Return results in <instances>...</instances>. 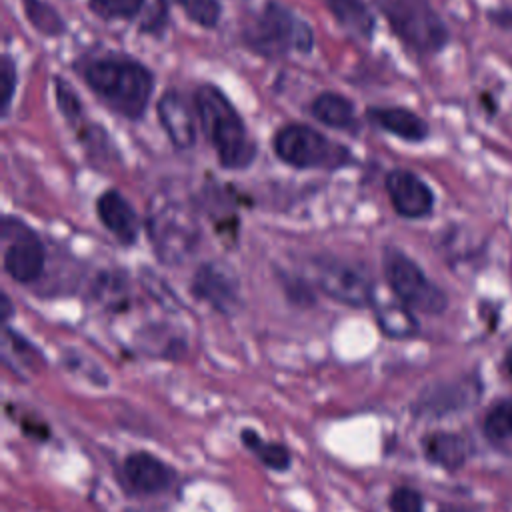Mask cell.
Masks as SVG:
<instances>
[{
	"label": "cell",
	"instance_id": "1",
	"mask_svg": "<svg viewBox=\"0 0 512 512\" xmlns=\"http://www.w3.org/2000/svg\"><path fill=\"white\" fill-rule=\"evenodd\" d=\"M86 86L116 114L140 120L146 114L154 92L152 72L130 56H102L82 66Z\"/></svg>",
	"mask_w": 512,
	"mask_h": 512
},
{
	"label": "cell",
	"instance_id": "2",
	"mask_svg": "<svg viewBox=\"0 0 512 512\" xmlns=\"http://www.w3.org/2000/svg\"><path fill=\"white\" fill-rule=\"evenodd\" d=\"M194 110L200 128L226 170L248 168L258 154L256 142L230 102V98L214 84H200L194 90Z\"/></svg>",
	"mask_w": 512,
	"mask_h": 512
},
{
	"label": "cell",
	"instance_id": "3",
	"mask_svg": "<svg viewBox=\"0 0 512 512\" xmlns=\"http://www.w3.org/2000/svg\"><path fill=\"white\" fill-rule=\"evenodd\" d=\"M146 230L156 258L166 264H182L198 246L200 228L188 202L174 196H158L152 200Z\"/></svg>",
	"mask_w": 512,
	"mask_h": 512
},
{
	"label": "cell",
	"instance_id": "4",
	"mask_svg": "<svg viewBox=\"0 0 512 512\" xmlns=\"http://www.w3.org/2000/svg\"><path fill=\"white\" fill-rule=\"evenodd\" d=\"M242 42L264 58H282L290 52L308 54L314 44L312 28L280 2H266L244 26Z\"/></svg>",
	"mask_w": 512,
	"mask_h": 512
},
{
	"label": "cell",
	"instance_id": "5",
	"mask_svg": "<svg viewBox=\"0 0 512 512\" xmlns=\"http://www.w3.org/2000/svg\"><path fill=\"white\" fill-rule=\"evenodd\" d=\"M272 148L284 164L298 170H338L352 162V154L346 146L330 140L316 128L298 122L278 128L272 138Z\"/></svg>",
	"mask_w": 512,
	"mask_h": 512
},
{
	"label": "cell",
	"instance_id": "6",
	"mask_svg": "<svg viewBox=\"0 0 512 512\" xmlns=\"http://www.w3.org/2000/svg\"><path fill=\"white\" fill-rule=\"evenodd\" d=\"M392 32L414 52L434 54L448 42V28L428 0H374Z\"/></svg>",
	"mask_w": 512,
	"mask_h": 512
},
{
	"label": "cell",
	"instance_id": "7",
	"mask_svg": "<svg viewBox=\"0 0 512 512\" xmlns=\"http://www.w3.org/2000/svg\"><path fill=\"white\" fill-rule=\"evenodd\" d=\"M382 270L394 296L410 310L424 314H440L446 310V294L428 280V276L412 258H408L398 248L388 246L382 250Z\"/></svg>",
	"mask_w": 512,
	"mask_h": 512
},
{
	"label": "cell",
	"instance_id": "8",
	"mask_svg": "<svg viewBox=\"0 0 512 512\" xmlns=\"http://www.w3.org/2000/svg\"><path fill=\"white\" fill-rule=\"evenodd\" d=\"M310 266L314 284L328 298L352 308L374 304V280L362 264L336 256H316Z\"/></svg>",
	"mask_w": 512,
	"mask_h": 512
},
{
	"label": "cell",
	"instance_id": "9",
	"mask_svg": "<svg viewBox=\"0 0 512 512\" xmlns=\"http://www.w3.org/2000/svg\"><path fill=\"white\" fill-rule=\"evenodd\" d=\"M0 232L4 272L18 284L36 282L46 264V250L38 234L14 216L2 218Z\"/></svg>",
	"mask_w": 512,
	"mask_h": 512
},
{
	"label": "cell",
	"instance_id": "10",
	"mask_svg": "<svg viewBox=\"0 0 512 512\" xmlns=\"http://www.w3.org/2000/svg\"><path fill=\"white\" fill-rule=\"evenodd\" d=\"M190 292L220 314H234L240 306V282L236 274L220 262H204L196 268Z\"/></svg>",
	"mask_w": 512,
	"mask_h": 512
},
{
	"label": "cell",
	"instance_id": "11",
	"mask_svg": "<svg viewBox=\"0 0 512 512\" xmlns=\"http://www.w3.org/2000/svg\"><path fill=\"white\" fill-rule=\"evenodd\" d=\"M120 478L130 494L156 496L174 486L176 470L146 450H134L124 456Z\"/></svg>",
	"mask_w": 512,
	"mask_h": 512
},
{
	"label": "cell",
	"instance_id": "12",
	"mask_svg": "<svg viewBox=\"0 0 512 512\" xmlns=\"http://www.w3.org/2000/svg\"><path fill=\"white\" fill-rule=\"evenodd\" d=\"M388 198L402 218H424L434 208V192L410 170L394 168L384 180Z\"/></svg>",
	"mask_w": 512,
	"mask_h": 512
},
{
	"label": "cell",
	"instance_id": "13",
	"mask_svg": "<svg viewBox=\"0 0 512 512\" xmlns=\"http://www.w3.org/2000/svg\"><path fill=\"white\" fill-rule=\"evenodd\" d=\"M192 106L176 90H166L156 104L158 122L170 144L178 150H190L196 144V110Z\"/></svg>",
	"mask_w": 512,
	"mask_h": 512
},
{
	"label": "cell",
	"instance_id": "14",
	"mask_svg": "<svg viewBox=\"0 0 512 512\" xmlns=\"http://www.w3.org/2000/svg\"><path fill=\"white\" fill-rule=\"evenodd\" d=\"M96 214L102 226L124 246H132L140 236V218L134 206L118 192L106 190L96 200Z\"/></svg>",
	"mask_w": 512,
	"mask_h": 512
},
{
	"label": "cell",
	"instance_id": "15",
	"mask_svg": "<svg viewBox=\"0 0 512 512\" xmlns=\"http://www.w3.org/2000/svg\"><path fill=\"white\" fill-rule=\"evenodd\" d=\"M366 118L374 126L408 142H422L428 138V124L418 114L406 108L370 106L366 110Z\"/></svg>",
	"mask_w": 512,
	"mask_h": 512
},
{
	"label": "cell",
	"instance_id": "16",
	"mask_svg": "<svg viewBox=\"0 0 512 512\" xmlns=\"http://www.w3.org/2000/svg\"><path fill=\"white\" fill-rule=\"evenodd\" d=\"M310 114L336 130H346V132H356L360 128V120L356 118L354 104L336 92H322L318 94L312 104H310Z\"/></svg>",
	"mask_w": 512,
	"mask_h": 512
},
{
	"label": "cell",
	"instance_id": "17",
	"mask_svg": "<svg viewBox=\"0 0 512 512\" xmlns=\"http://www.w3.org/2000/svg\"><path fill=\"white\" fill-rule=\"evenodd\" d=\"M426 458L444 470L460 468L468 458V442L454 432H432L422 442Z\"/></svg>",
	"mask_w": 512,
	"mask_h": 512
},
{
	"label": "cell",
	"instance_id": "18",
	"mask_svg": "<svg viewBox=\"0 0 512 512\" xmlns=\"http://www.w3.org/2000/svg\"><path fill=\"white\" fill-rule=\"evenodd\" d=\"M240 442L244 448L268 470L272 472H286L292 466V450L274 440H264L258 430L254 428H242L240 430Z\"/></svg>",
	"mask_w": 512,
	"mask_h": 512
},
{
	"label": "cell",
	"instance_id": "19",
	"mask_svg": "<svg viewBox=\"0 0 512 512\" xmlns=\"http://www.w3.org/2000/svg\"><path fill=\"white\" fill-rule=\"evenodd\" d=\"M336 22L354 38L370 40L374 32V16L362 0H326Z\"/></svg>",
	"mask_w": 512,
	"mask_h": 512
},
{
	"label": "cell",
	"instance_id": "20",
	"mask_svg": "<svg viewBox=\"0 0 512 512\" xmlns=\"http://www.w3.org/2000/svg\"><path fill=\"white\" fill-rule=\"evenodd\" d=\"M376 322L388 338H410L418 332V320L406 304L388 302L376 308Z\"/></svg>",
	"mask_w": 512,
	"mask_h": 512
},
{
	"label": "cell",
	"instance_id": "21",
	"mask_svg": "<svg viewBox=\"0 0 512 512\" xmlns=\"http://www.w3.org/2000/svg\"><path fill=\"white\" fill-rule=\"evenodd\" d=\"M28 22L44 36H60L66 30L62 16L44 0H22Z\"/></svg>",
	"mask_w": 512,
	"mask_h": 512
},
{
	"label": "cell",
	"instance_id": "22",
	"mask_svg": "<svg viewBox=\"0 0 512 512\" xmlns=\"http://www.w3.org/2000/svg\"><path fill=\"white\" fill-rule=\"evenodd\" d=\"M164 4H176L182 12L202 28H214L222 16L218 0H162Z\"/></svg>",
	"mask_w": 512,
	"mask_h": 512
},
{
	"label": "cell",
	"instance_id": "23",
	"mask_svg": "<svg viewBox=\"0 0 512 512\" xmlns=\"http://www.w3.org/2000/svg\"><path fill=\"white\" fill-rule=\"evenodd\" d=\"M146 0H88V8L102 20H130L140 14Z\"/></svg>",
	"mask_w": 512,
	"mask_h": 512
},
{
	"label": "cell",
	"instance_id": "24",
	"mask_svg": "<svg viewBox=\"0 0 512 512\" xmlns=\"http://www.w3.org/2000/svg\"><path fill=\"white\" fill-rule=\"evenodd\" d=\"M484 432L492 440H502L512 434V400L494 406L484 420Z\"/></svg>",
	"mask_w": 512,
	"mask_h": 512
},
{
	"label": "cell",
	"instance_id": "25",
	"mask_svg": "<svg viewBox=\"0 0 512 512\" xmlns=\"http://www.w3.org/2000/svg\"><path fill=\"white\" fill-rule=\"evenodd\" d=\"M390 512H424V498L410 486H396L388 496Z\"/></svg>",
	"mask_w": 512,
	"mask_h": 512
},
{
	"label": "cell",
	"instance_id": "26",
	"mask_svg": "<svg viewBox=\"0 0 512 512\" xmlns=\"http://www.w3.org/2000/svg\"><path fill=\"white\" fill-rule=\"evenodd\" d=\"M16 82H18V74H16V62L10 58V54H4L0 58V106H2V116L8 114V108L12 104L14 92H16Z\"/></svg>",
	"mask_w": 512,
	"mask_h": 512
},
{
	"label": "cell",
	"instance_id": "27",
	"mask_svg": "<svg viewBox=\"0 0 512 512\" xmlns=\"http://www.w3.org/2000/svg\"><path fill=\"white\" fill-rule=\"evenodd\" d=\"M56 102H58L60 112L64 114V118L70 124L80 122V118H82V102L78 100L74 90L66 82H62L60 78H56Z\"/></svg>",
	"mask_w": 512,
	"mask_h": 512
},
{
	"label": "cell",
	"instance_id": "28",
	"mask_svg": "<svg viewBox=\"0 0 512 512\" xmlns=\"http://www.w3.org/2000/svg\"><path fill=\"white\" fill-rule=\"evenodd\" d=\"M20 428L22 432L32 438V440H46L50 438V428L48 424L36 420V418H28V420H20Z\"/></svg>",
	"mask_w": 512,
	"mask_h": 512
},
{
	"label": "cell",
	"instance_id": "29",
	"mask_svg": "<svg viewBox=\"0 0 512 512\" xmlns=\"http://www.w3.org/2000/svg\"><path fill=\"white\" fill-rule=\"evenodd\" d=\"M10 316H12V302H10L8 294H2V322L8 324Z\"/></svg>",
	"mask_w": 512,
	"mask_h": 512
},
{
	"label": "cell",
	"instance_id": "30",
	"mask_svg": "<svg viewBox=\"0 0 512 512\" xmlns=\"http://www.w3.org/2000/svg\"><path fill=\"white\" fill-rule=\"evenodd\" d=\"M504 366H506V372L510 374V378H512V350L506 354V360H504Z\"/></svg>",
	"mask_w": 512,
	"mask_h": 512
}]
</instances>
